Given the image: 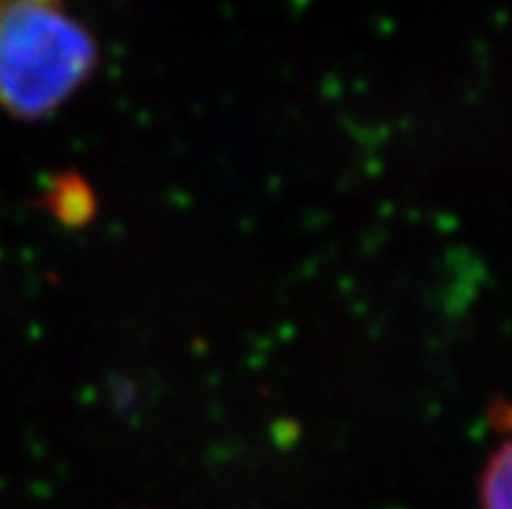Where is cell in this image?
<instances>
[{
    "mask_svg": "<svg viewBox=\"0 0 512 509\" xmlns=\"http://www.w3.org/2000/svg\"><path fill=\"white\" fill-rule=\"evenodd\" d=\"M492 424L502 439L481 473L479 507L512 509V400H500L492 408Z\"/></svg>",
    "mask_w": 512,
    "mask_h": 509,
    "instance_id": "7a4b0ae2",
    "label": "cell"
},
{
    "mask_svg": "<svg viewBox=\"0 0 512 509\" xmlns=\"http://www.w3.org/2000/svg\"><path fill=\"white\" fill-rule=\"evenodd\" d=\"M45 206L65 226H78L89 221L97 203L86 180H81L78 174H63L47 187Z\"/></svg>",
    "mask_w": 512,
    "mask_h": 509,
    "instance_id": "3957f363",
    "label": "cell"
},
{
    "mask_svg": "<svg viewBox=\"0 0 512 509\" xmlns=\"http://www.w3.org/2000/svg\"><path fill=\"white\" fill-rule=\"evenodd\" d=\"M99 68V42L65 0H0V110L32 123L71 102Z\"/></svg>",
    "mask_w": 512,
    "mask_h": 509,
    "instance_id": "6da1fadb",
    "label": "cell"
}]
</instances>
